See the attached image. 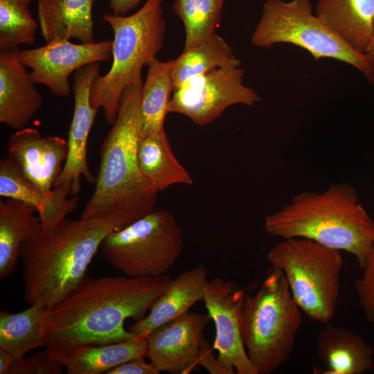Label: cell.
<instances>
[{
	"label": "cell",
	"mask_w": 374,
	"mask_h": 374,
	"mask_svg": "<svg viewBox=\"0 0 374 374\" xmlns=\"http://www.w3.org/2000/svg\"><path fill=\"white\" fill-rule=\"evenodd\" d=\"M171 280L166 275L86 277L64 300L47 308L44 347L64 349L133 337L125 321L143 319Z\"/></svg>",
	"instance_id": "obj_1"
},
{
	"label": "cell",
	"mask_w": 374,
	"mask_h": 374,
	"mask_svg": "<svg viewBox=\"0 0 374 374\" xmlns=\"http://www.w3.org/2000/svg\"><path fill=\"white\" fill-rule=\"evenodd\" d=\"M130 223L120 215L73 220L24 242L19 250L26 302L49 308L85 279L89 264L107 234Z\"/></svg>",
	"instance_id": "obj_2"
},
{
	"label": "cell",
	"mask_w": 374,
	"mask_h": 374,
	"mask_svg": "<svg viewBox=\"0 0 374 374\" xmlns=\"http://www.w3.org/2000/svg\"><path fill=\"white\" fill-rule=\"evenodd\" d=\"M143 83L123 91L114 123L100 148L95 188L80 218L120 215L130 223L155 209L158 192L141 173L137 159Z\"/></svg>",
	"instance_id": "obj_3"
},
{
	"label": "cell",
	"mask_w": 374,
	"mask_h": 374,
	"mask_svg": "<svg viewBox=\"0 0 374 374\" xmlns=\"http://www.w3.org/2000/svg\"><path fill=\"white\" fill-rule=\"evenodd\" d=\"M264 227L271 236L308 238L349 252L362 269L374 247V220L355 188L344 183L319 193H298L281 209L267 215Z\"/></svg>",
	"instance_id": "obj_4"
},
{
	"label": "cell",
	"mask_w": 374,
	"mask_h": 374,
	"mask_svg": "<svg viewBox=\"0 0 374 374\" xmlns=\"http://www.w3.org/2000/svg\"><path fill=\"white\" fill-rule=\"evenodd\" d=\"M163 0H146L130 15L105 14L103 18L112 28V63L109 71L98 74L90 91L91 105L104 112L105 121L112 125L117 116L124 90L142 82L141 72L157 59L165 37L166 23Z\"/></svg>",
	"instance_id": "obj_5"
},
{
	"label": "cell",
	"mask_w": 374,
	"mask_h": 374,
	"mask_svg": "<svg viewBox=\"0 0 374 374\" xmlns=\"http://www.w3.org/2000/svg\"><path fill=\"white\" fill-rule=\"evenodd\" d=\"M301 322L283 272L272 267L258 291L245 296L241 312L243 343L258 374L271 373L287 360Z\"/></svg>",
	"instance_id": "obj_6"
},
{
	"label": "cell",
	"mask_w": 374,
	"mask_h": 374,
	"mask_svg": "<svg viewBox=\"0 0 374 374\" xmlns=\"http://www.w3.org/2000/svg\"><path fill=\"white\" fill-rule=\"evenodd\" d=\"M267 257L283 272L294 301L309 319L325 324L333 319L344 263L340 250L294 238L276 244Z\"/></svg>",
	"instance_id": "obj_7"
},
{
	"label": "cell",
	"mask_w": 374,
	"mask_h": 374,
	"mask_svg": "<svg viewBox=\"0 0 374 374\" xmlns=\"http://www.w3.org/2000/svg\"><path fill=\"white\" fill-rule=\"evenodd\" d=\"M251 43L271 48L291 44L308 51L315 60L335 59L359 71L374 85V64L340 39L314 15L310 0H267L252 35Z\"/></svg>",
	"instance_id": "obj_8"
},
{
	"label": "cell",
	"mask_w": 374,
	"mask_h": 374,
	"mask_svg": "<svg viewBox=\"0 0 374 374\" xmlns=\"http://www.w3.org/2000/svg\"><path fill=\"white\" fill-rule=\"evenodd\" d=\"M182 231L170 211L154 209L129 225L110 232L100 251L128 276H163L181 256Z\"/></svg>",
	"instance_id": "obj_9"
},
{
	"label": "cell",
	"mask_w": 374,
	"mask_h": 374,
	"mask_svg": "<svg viewBox=\"0 0 374 374\" xmlns=\"http://www.w3.org/2000/svg\"><path fill=\"white\" fill-rule=\"evenodd\" d=\"M240 66L235 56L221 67L188 79L173 90L169 113L182 114L196 125H205L230 106H253L260 97L244 84V72Z\"/></svg>",
	"instance_id": "obj_10"
},
{
	"label": "cell",
	"mask_w": 374,
	"mask_h": 374,
	"mask_svg": "<svg viewBox=\"0 0 374 374\" xmlns=\"http://www.w3.org/2000/svg\"><path fill=\"white\" fill-rule=\"evenodd\" d=\"M112 51L111 40L75 44L57 39L35 48L19 50V58L30 69V77L35 84L44 85L54 96L64 98L71 91L72 73L86 65L109 60Z\"/></svg>",
	"instance_id": "obj_11"
},
{
	"label": "cell",
	"mask_w": 374,
	"mask_h": 374,
	"mask_svg": "<svg viewBox=\"0 0 374 374\" xmlns=\"http://www.w3.org/2000/svg\"><path fill=\"white\" fill-rule=\"evenodd\" d=\"M235 283L216 277L208 281L202 301L213 321L215 337L213 349L217 359L232 374H258L249 359L242 337L241 312L245 299Z\"/></svg>",
	"instance_id": "obj_12"
},
{
	"label": "cell",
	"mask_w": 374,
	"mask_h": 374,
	"mask_svg": "<svg viewBox=\"0 0 374 374\" xmlns=\"http://www.w3.org/2000/svg\"><path fill=\"white\" fill-rule=\"evenodd\" d=\"M99 69V63L96 62L81 67L73 73L74 108L68 134V155L53 184V187L64 186L70 188L72 196L78 194L82 177L89 183L95 184L96 181L88 166L87 142L98 112L91 104L90 91Z\"/></svg>",
	"instance_id": "obj_13"
},
{
	"label": "cell",
	"mask_w": 374,
	"mask_h": 374,
	"mask_svg": "<svg viewBox=\"0 0 374 374\" xmlns=\"http://www.w3.org/2000/svg\"><path fill=\"white\" fill-rule=\"evenodd\" d=\"M210 316L187 312L147 337L146 357L161 373L186 374L197 364L204 331Z\"/></svg>",
	"instance_id": "obj_14"
},
{
	"label": "cell",
	"mask_w": 374,
	"mask_h": 374,
	"mask_svg": "<svg viewBox=\"0 0 374 374\" xmlns=\"http://www.w3.org/2000/svg\"><path fill=\"white\" fill-rule=\"evenodd\" d=\"M8 152L28 180L50 192L66 160L68 145L60 136H43L37 129L24 127L9 137Z\"/></svg>",
	"instance_id": "obj_15"
},
{
	"label": "cell",
	"mask_w": 374,
	"mask_h": 374,
	"mask_svg": "<svg viewBox=\"0 0 374 374\" xmlns=\"http://www.w3.org/2000/svg\"><path fill=\"white\" fill-rule=\"evenodd\" d=\"M0 195L19 200L33 207L40 218L42 231H46L77 208L78 197L71 189L56 186L45 192L28 180L9 158L0 161Z\"/></svg>",
	"instance_id": "obj_16"
},
{
	"label": "cell",
	"mask_w": 374,
	"mask_h": 374,
	"mask_svg": "<svg viewBox=\"0 0 374 374\" xmlns=\"http://www.w3.org/2000/svg\"><path fill=\"white\" fill-rule=\"evenodd\" d=\"M19 51L0 53V123L15 130L25 127L43 105Z\"/></svg>",
	"instance_id": "obj_17"
},
{
	"label": "cell",
	"mask_w": 374,
	"mask_h": 374,
	"mask_svg": "<svg viewBox=\"0 0 374 374\" xmlns=\"http://www.w3.org/2000/svg\"><path fill=\"white\" fill-rule=\"evenodd\" d=\"M208 270L203 265L184 271L172 279L153 303L147 316L128 330L134 336L146 337L159 327L187 313L202 301L208 280Z\"/></svg>",
	"instance_id": "obj_18"
},
{
	"label": "cell",
	"mask_w": 374,
	"mask_h": 374,
	"mask_svg": "<svg viewBox=\"0 0 374 374\" xmlns=\"http://www.w3.org/2000/svg\"><path fill=\"white\" fill-rule=\"evenodd\" d=\"M317 352L326 368L314 366V373L364 374L374 370L373 347L358 334L329 322L319 333Z\"/></svg>",
	"instance_id": "obj_19"
},
{
	"label": "cell",
	"mask_w": 374,
	"mask_h": 374,
	"mask_svg": "<svg viewBox=\"0 0 374 374\" xmlns=\"http://www.w3.org/2000/svg\"><path fill=\"white\" fill-rule=\"evenodd\" d=\"M46 352L66 368L68 374H102L137 357H146L147 339L133 337L115 343L82 344L64 349L46 348Z\"/></svg>",
	"instance_id": "obj_20"
},
{
	"label": "cell",
	"mask_w": 374,
	"mask_h": 374,
	"mask_svg": "<svg viewBox=\"0 0 374 374\" xmlns=\"http://www.w3.org/2000/svg\"><path fill=\"white\" fill-rule=\"evenodd\" d=\"M316 15L350 48L366 54L374 30V0H319Z\"/></svg>",
	"instance_id": "obj_21"
},
{
	"label": "cell",
	"mask_w": 374,
	"mask_h": 374,
	"mask_svg": "<svg viewBox=\"0 0 374 374\" xmlns=\"http://www.w3.org/2000/svg\"><path fill=\"white\" fill-rule=\"evenodd\" d=\"M94 0H38L37 14L44 39L75 38L94 42L92 16Z\"/></svg>",
	"instance_id": "obj_22"
},
{
	"label": "cell",
	"mask_w": 374,
	"mask_h": 374,
	"mask_svg": "<svg viewBox=\"0 0 374 374\" xmlns=\"http://www.w3.org/2000/svg\"><path fill=\"white\" fill-rule=\"evenodd\" d=\"M36 210L15 199H0V278L15 269L21 244L42 232Z\"/></svg>",
	"instance_id": "obj_23"
},
{
	"label": "cell",
	"mask_w": 374,
	"mask_h": 374,
	"mask_svg": "<svg viewBox=\"0 0 374 374\" xmlns=\"http://www.w3.org/2000/svg\"><path fill=\"white\" fill-rule=\"evenodd\" d=\"M137 159L143 177L158 193L172 185L193 183L174 155L165 130L139 139Z\"/></svg>",
	"instance_id": "obj_24"
},
{
	"label": "cell",
	"mask_w": 374,
	"mask_h": 374,
	"mask_svg": "<svg viewBox=\"0 0 374 374\" xmlns=\"http://www.w3.org/2000/svg\"><path fill=\"white\" fill-rule=\"evenodd\" d=\"M172 63L173 60L164 62L155 59L148 66L141 94L139 139L164 130L173 91Z\"/></svg>",
	"instance_id": "obj_25"
},
{
	"label": "cell",
	"mask_w": 374,
	"mask_h": 374,
	"mask_svg": "<svg viewBox=\"0 0 374 374\" xmlns=\"http://www.w3.org/2000/svg\"><path fill=\"white\" fill-rule=\"evenodd\" d=\"M46 311V308L36 304L18 313L1 311L0 348L19 358L36 348L44 347Z\"/></svg>",
	"instance_id": "obj_26"
},
{
	"label": "cell",
	"mask_w": 374,
	"mask_h": 374,
	"mask_svg": "<svg viewBox=\"0 0 374 374\" xmlns=\"http://www.w3.org/2000/svg\"><path fill=\"white\" fill-rule=\"evenodd\" d=\"M235 56L230 46L217 33L206 42L183 51L173 60V90L194 76L228 64Z\"/></svg>",
	"instance_id": "obj_27"
},
{
	"label": "cell",
	"mask_w": 374,
	"mask_h": 374,
	"mask_svg": "<svg viewBox=\"0 0 374 374\" xmlns=\"http://www.w3.org/2000/svg\"><path fill=\"white\" fill-rule=\"evenodd\" d=\"M225 0H175L172 9L185 30L184 50L197 46L211 38L221 21Z\"/></svg>",
	"instance_id": "obj_28"
},
{
	"label": "cell",
	"mask_w": 374,
	"mask_h": 374,
	"mask_svg": "<svg viewBox=\"0 0 374 374\" xmlns=\"http://www.w3.org/2000/svg\"><path fill=\"white\" fill-rule=\"evenodd\" d=\"M33 0H0V52L33 44L38 24L30 10Z\"/></svg>",
	"instance_id": "obj_29"
},
{
	"label": "cell",
	"mask_w": 374,
	"mask_h": 374,
	"mask_svg": "<svg viewBox=\"0 0 374 374\" xmlns=\"http://www.w3.org/2000/svg\"><path fill=\"white\" fill-rule=\"evenodd\" d=\"M63 367L44 350L28 357L15 358L10 374H60Z\"/></svg>",
	"instance_id": "obj_30"
},
{
	"label": "cell",
	"mask_w": 374,
	"mask_h": 374,
	"mask_svg": "<svg viewBox=\"0 0 374 374\" xmlns=\"http://www.w3.org/2000/svg\"><path fill=\"white\" fill-rule=\"evenodd\" d=\"M362 276L355 283V289L365 317L374 322V247L364 265Z\"/></svg>",
	"instance_id": "obj_31"
},
{
	"label": "cell",
	"mask_w": 374,
	"mask_h": 374,
	"mask_svg": "<svg viewBox=\"0 0 374 374\" xmlns=\"http://www.w3.org/2000/svg\"><path fill=\"white\" fill-rule=\"evenodd\" d=\"M207 340L203 337L199 353L197 364L204 368L211 374H232L224 366L217 357H215Z\"/></svg>",
	"instance_id": "obj_32"
},
{
	"label": "cell",
	"mask_w": 374,
	"mask_h": 374,
	"mask_svg": "<svg viewBox=\"0 0 374 374\" xmlns=\"http://www.w3.org/2000/svg\"><path fill=\"white\" fill-rule=\"evenodd\" d=\"M144 358L130 359L111 369L107 374H159L160 372Z\"/></svg>",
	"instance_id": "obj_33"
},
{
	"label": "cell",
	"mask_w": 374,
	"mask_h": 374,
	"mask_svg": "<svg viewBox=\"0 0 374 374\" xmlns=\"http://www.w3.org/2000/svg\"><path fill=\"white\" fill-rule=\"evenodd\" d=\"M143 0H110V7L113 14L126 15L135 8Z\"/></svg>",
	"instance_id": "obj_34"
},
{
	"label": "cell",
	"mask_w": 374,
	"mask_h": 374,
	"mask_svg": "<svg viewBox=\"0 0 374 374\" xmlns=\"http://www.w3.org/2000/svg\"><path fill=\"white\" fill-rule=\"evenodd\" d=\"M14 359L8 352L0 348V374H10Z\"/></svg>",
	"instance_id": "obj_35"
},
{
	"label": "cell",
	"mask_w": 374,
	"mask_h": 374,
	"mask_svg": "<svg viewBox=\"0 0 374 374\" xmlns=\"http://www.w3.org/2000/svg\"><path fill=\"white\" fill-rule=\"evenodd\" d=\"M366 55L368 60L374 64V30L369 42Z\"/></svg>",
	"instance_id": "obj_36"
},
{
	"label": "cell",
	"mask_w": 374,
	"mask_h": 374,
	"mask_svg": "<svg viewBox=\"0 0 374 374\" xmlns=\"http://www.w3.org/2000/svg\"><path fill=\"white\" fill-rule=\"evenodd\" d=\"M37 1H38V0H37Z\"/></svg>",
	"instance_id": "obj_37"
}]
</instances>
